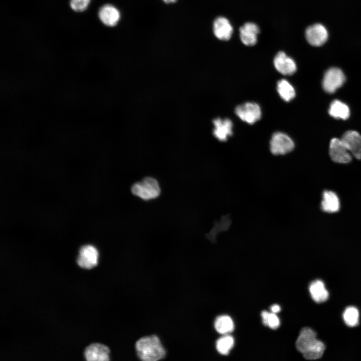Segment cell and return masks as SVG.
Masks as SVG:
<instances>
[{"label": "cell", "mask_w": 361, "mask_h": 361, "mask_svg": "<svg viewBox=\"0 0 361 361\" xmlns=\"http://www.w3.org/2000/svg\"><path fill=\"white\" fill-rule=\"evenodd\" d=\"M295 345L303 357L309 360L320 358L325 348L324 343L317 339L316 333L309 327L301 330Z\"/></svg>", "instance_id": "obj_2"}, {"label": "cell", "mask_w": 361, "mask_h": 361, "mask_svg": "<svg viewBox=\"0 0 361 361\" xmlns=\"http://www.w3.org/2000/svg\"><path fill=\"white\" fill-rule=\"evenodd\" d=\"M166 3H171L176 1V0H163Z\"/></svg>", "instance_id": "obj_27"}, {"label": "cell", "mask_w": 361, "mask_h": 361, "mask_svg": "<svg viewBox=\"0 0 361 361\" xmlns=\"http://www.w3.org/2000/svg\"><path fill=\"white\" fill-rule=\"evenodd\" d=\"M345 81V76L342 71L337 68L328 69L324 74L322 86L327 93H334L340 87Z\"/></svg>", "instance_id": "obj_6"}, {"label": "cell", "mask_w": 361, "mask_h": 361, "mask_svg": "<svg viewBox=\"0 0 361 361\" xmlns=\"http://www.w3.org/2000/svg\"><path fill=\"white\" fill-rule=\"evenodd\" d=\"M262 322L264 325L271 329H276L280 325V320L275 313H269L266 311L261 312Z\"/></svg>", "instance_id": "obj_24"}, {"label": "cell", "mask_w": 361, "mask_h": 361, "mask_svg": "<svg viewBox=\"0 0 361 361\" xmlns=\"http://www.w3.org/2000/svg\"><path fill=\"white\" fill-rule=\"evenodd\" d=\"M215 126L213 133L221 141H226L233 134V123L229 118H218L213 120Z\"/></svg>", "instance_id": "obj_14"}, {"label": "cell", "mask_w": 361, "mask_h": 361, "mask_svg": "<svg viewBox=\"0 0 361 361\" xmlns=\"http://www.w3.org/2000/svg\"><path fill=\"white\" fill-rule=\"evenodd\" d=\"M235 112L242 120L250 124L255 123L261 117L260 107L254 102H246L237 106Z\"/></svg>", "instance_id": "obj_5"}, {"label": "cell", "mask_w": 361, "mask_h": 361, "mask_svg": "<svg viewBox=\"0 0 361 361\" xmlns=\"http://www.w3.org/2000/svg\"><path fill=\"white\" fill-rule=\"evenodd\" d=\"M213 31L219 40H229L233 34V27L228 19L223 17L217 18L214 22Z\"/></svg>", "instance_id": "obj_15"}, {"label": "cell", "mask_w": 361, "mask_h": 361, "mask_svg": "<svg viewBox=\"0 0 361 361\" xmlns=\"http://www.w3.org/2000/svg\"><path fill=\"white\" fill-rule=\"evenodd\" d=\"M329 155L332 160L337 163H347L351 160V155L341 139L334 138L329 145Z\"/></svg>", "instance_id": "obj_8"}, {"label": "cell", "mask_w": 361, "mask_h": 361, "mask_svg": "<svg viewBox=\"0 0 361 361\" xmlns=\"http://www.w3.org/2000/svg\"><path fill=\"white\" fill-rule=\"evenodd\" d=\"M110 354L109 347L99 343L89 345L84 350V356L88 361H108Z\"/></svg>", "instance_id": "obj_10"}, {"label": "cell", "mask_w": 361, "mask_h": 361, "mask_svg": "<svg viewBox=\"0 0 361 361\" xmlns=\"http://www.w3.org/2000/svg\"><path fill=\"white\" fill-rule=\"evenodd\" d=\"M294 148V143L288 135L281 132L273 134L270 141V149L273 154L284 155L291 152Z\"/></svg>", "instance_id": "obj_4"}, {"label": "cell", "mask_w": 361, "mask_h": 361, "mask_svg": "<svg viewBox=\"0 0 361 361\" xmlns=\"http://www.w3.org/2000/svg\"><path fill=\"white\" fill-rule=\"evenodd\" d=\"M274 65L277 71L284 75H291L297 70L295 61L284 52H279L274 58Z\"/></svg>", "instance_id": "obj_11"}, {"label": "cell", "mask_w": 361, "mask_h": 361, "mask_svg": "<svg viewBox=\"0 0 361 361\" xmlns=\"http://www.w3.org/2000/svg\"><path fill=\"white\" fill-rule=\"evenodd\" d=\"M118 10L110 5H106L101 7L99 11V17L101 22L107 26H115L120 19Z\"/></svg>", "instance_id": "obj_16"}, {"label": "cell", "mask_w": 361, "mask_h": 361, "mask_svg": "<svg viewBox=\"0 0 361 361\" xmlns=\"http://www.w3.org/2000/svg\"><path fill=\"white\" fill-rule=\"evenodd\" d=\"M98 252L96 248L90 245L82 246L79 250L77 263L81 268L91 269L98 263Z\"/></svg>", "instance_id": "obj_7"}, {"label": "cell", "mask_w": 361, "mask_h": 361, "mask_svg": "<svg viewBox=\"0 0 361 361\" xmlns=\"http://www.w3.org/2000/svg\"><path fill=\"white\" fill-rule=\"evenodd\" d=\"M328 112L332 117L343 120L347 119L350 113L347 105L338 100L332 101L330 105Z\"/></svg>", "instance_id": "obj_19"}, {"label": "cell", "mask_w": 361, "mask_h": 361, "mask_svg": "<svg viewBox=\"0 0 361 361\" xmlns=\"http://www.w3.org/2000/svg\"><path fill=\"white\" fill-rule=\"evenodd\" d=\"M309 290L312 298L316 302H324L328 298V292L325 288L324 283L320 280L312 282L309 285Z\"/></svg>", "instance_id": "obj_18"}, {"label": "cell", "mask_w": 361, "mask_h": 361, "mask_svg": "<svg viewBox=\"0 0 361 361\" xmlns=\"http://www.w3.org/2000/svg\"><path fill=\"white\" fill-rule=\"evenodd\" d=\"M321 208L326 213L337 212L340 208V203L337 195L332 191H325L323 193Z\"/></svg>", "instance_id": "obj_17"}, {"label": "cell", "mask_w": 361, "mask_h": 361, "mask_svg": "<svg viewBox=\"0 0 361 361\" xmlns=\"http://www.w3.org/2000/svg\"><path fill=\"white\" fill-rule=\"evenodd\" d=\"M214 327L218 333L225 335L233 331L234 324L230 316L224 315L216 318L214 322Z\"/></svg>", "instance_id": "obj_20"}, {"label": "cell", "mask_w": 361, "mask_h": 361, "mask_svg": "<svg viewBox=\"0 0 361 361\" xmlns=\"http://www.w3.org/2000/svg\"><path fill=\"white\" fill-rule=\"evenodd\" d=\"M343 318L345 324L350 327L358 324L359 312L356 308L353 306L347 307L343 313Z\"/></svg>", "instance_id": "obj_23"}, {"label": "cell", "mask_w": 361, "mask_h": 361, "mask_svg": "<svg viewBox=\"0 0 361 361\" xmlns=\"http://www.w3.org/2000/svg\"><path fill=\"white\" fill-rule=\"evenodd\" d=\"M341 139L349 152L356 158L361 159V135L355 131L349 130Z\"/></svg>", "instance_id": "obj_12"}, {"label": "cell", "mask_w": 361, "mask_h": 361, "mask_svg": "<svg viewBox=\"0 0 361 361\" xmlns=\"http://www.w3.org/2000/svg\"><path fill=\"white\" fill-rule=\"evenodd\" d=\"M131 190L134 196L145 201L155 199L160 193L158 182L152 177H146L141 181L134 184Z\"/></svg>", "instance_id": "obj_3"}, {"label": "cell", "mask_w": 361, "mask_h": 361, "mask_svg": "<svg viewBox=\"0 0 361 361\" xmlns=\"http://www.w3.org/2000/svg\"><path fill=\"white\" fill-rule=\"evenodd\" d=\"M328 32L326 29L320 24H315L308 27L305 31V37L309 44L319 47L327 40Z\"/></svg>", "instance_id": "obj_9"}, {"label": "cell", "mask_w": 361, "mask_h": 361, "mask_svg": "<svg viewBox=\"0 0 361 361\" xmlns=\"http://www.w3.org/2000/svg\"><path fill=\"white\" fill-rule=\"evenodd\" d=\"M239 32L242 42L246 46H252L257 43L260 29L256 24L248 22L240 28Z\"/></svg>", "instance_id": "obj_13"}, {"label": "cell", "mask_w": 361, "mask_h": 361, "mask_svg": "<svg viewBox=\"0 0 361 361\" xmlns=\"http://www.w3.org/2000/svg\"><path fill=\"white\" fill-rule=\"evenodd\" d=\"M270 309L272 312L276 314L280 311L281 308L279 305L277 304H274L271 306V307H270Z\"/></svg>", "instance_id": "obj_26"}, {"label": "cell", "mask_w": 361, "mask_h": 361, "mask_svg": "<svg viewBox=\"0 0 361 361\" xmlns=\"http://www.w3.org/2000/svg\"><path fill=\"white\" fill-rule=\"evenodd\" d=\"M90 1V0H71L70 5L74 11L80 12L87 9Z\"/></svg>", "instance_id": "obj_25"}, {"label": "cell", "mask_w": 361, "mask_h": 361, "mask_svg": "<svg viewBox=\"0 0 361 361\" xmlns=\"http://www.w3.org/2000/svg\"><path fill=\"white\" fill-rule=\"evenodd\" d=\"M136 356L142 361H158L164 358L166 350L155 334L142 336L135 342Z\"/></svg>", "instance_id": "obj_1"}, {"label": "cell", "mask_w": 361, "mask_h": 361, "mask_svg": "<svg viewBox=\"0 0 361 361\" xmlns=\"http://www.w3.org/2000/svg\"><path fill=\"white\" fill-rule=\"evenodd\" d=\"M234 344L233 337L227 334L219 338L216 343L217 351L221 354L227 355L232 349Z\"/></svg>", "instance_id": "obj_22"}, {"label": "cell", "mask_w": 361, "mask_h": 361, "mask_svg": "<svg viewBox=\"0 0 361 361\" xmlns=\"http://www.w3.org/2000/svg\"><path fill=\"white\" fill-rule=\"evenodd\" d=\"M277 90L280 97L286 102L291 101L295 96L294 87L285 79H281L278 81Z\"/></svg>", "instance_id": "obj_21"}]
</instances>
